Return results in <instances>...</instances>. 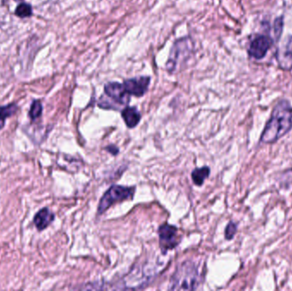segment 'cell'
<instances>
[{
	"label": "cell",
	"instance_id": "obj_3",
	"mask_svg": "<svg viewBox=\"0 0 292 291\" xmlns=\"http://www.w3.org/2000/svg\"><path fill=\"white\" fill-rule=\"evenodd\" d=\"M193 48V43L189 37L179 38L174 43L169 54V60L166 64L169 73L175 71L178 64L188 59Z\"/></svg>",
	"mask_w": 292,
	"mask_h": 291
},
{
	"label": "cell",
	"instance_id": "obj_7",
	"mask_svg": "<svg viewBox=\"0 0 292 291\" xmlns=\"http://www.w3.org/2000/svg\"><path fill=\"white\" fill-rule=\"evenodd\" d=\"M273 40L268 36L260 35L251 41L249 47V54L255 59H261L267 55Z\"/></svg>",
	"mask_w": 292,
	"mask_h": 291
},
{
	"label": "cell",
	"instance_id": "obj_1",
	"mask_svg": "<svg viewBox=\"0 0 292 291\" xmlns=\"http://www.w3.org/2000/svg\"><path fill=\"white\" fill-rule=\"evenodd\" d=\"M292 128V106L287 100L277 104L265 126L260 141L266 144L276 142Z\"/></svg>",
	"mask_w": 292,
	"mask_h": 291
},
{
	"label": "cell",
	"instance_id": "obj_11",
	"mask_svg": "<svg viewBox=\"0 0 292 291\" xmlns=\"http://www.w3.org/2000/svg\"><path fill=\"white\" fill-rule=\"evenodd\" d=\"M121 116L127 127L129 128L136 127L141 120V114L135 107H126L121 111Z\"/></svg>",
	"mask_w": 292,
	"mask_h": 291
},
{
	"label": "cell",
	"instance_id": "obj_4",
	"mask_svg": "<svg viewBox=\"0 0 292 291\" xmlns=\"http://www.w3.org/2000/svg\"><path fill=\"white\" fill-rule=\"evenodd\" d=\"M135 188L134 187L122 186V185H112L109 189L105 195L102 196L99 208H98V214L102 215L107 209L117 202H122L125 200L132 199L134 197Z\"/></svg>",
	"mask_w": 292,
	"mask_h": 291
},
{
	"label": "cell",
	"instance_id": "obj_20",
	"mask_svg": "<svg viewBox=\"0 0 292 291\" xmlns=\"http://www.w3.org/2000/svg\"><path fill=\"white\" fill-rule=\"evenodd\" d=\"M16 1H23V0H16Z\"/></svg>",
	"mask_w": 292,
	"mask_h": 291
},
{
	"label": "cell",
	"instance_id": "obj_8",
	"mask_svg": "<svg viewBox=\"0 0 292 291\" xmlns=\"http://www.w3.org/2000/svg\"><path fill=\"white\" fill-rule=\"evenodd\" d=\"M105 92L109 98L120 105H127L130 101V95L125 91L122 84L109 82L105 86Z\"/></svg>",
	"mask_w": 292,
	"mask_h": 291
},
{
	"label": "cell",
	"instance_id": "obj_9",
	"mask_svg": "<svg viewBox=\"0 0 292 291\" xmlns=\"http://www.w3.org/2000/svg\"><path fill=\"white\" fill-rule=\"evenodd\" d=\"M280 66L284 70H292V36L288 38L277 56Z\"/></svg>",
	"mask_w": 292,
	"mask_h": 291
},
{
	"label": "cell",
	"instance_id": "obj_13",
	"mask_svg": "<svg viewBox=\"0 0 292 291\" xmlns=\"http://www.w3.org/2000/svg\"><path fill=\"white\" fill-rule=\"evenodd\" d=\"M18 110V106L16 104H10L6 106L0 107V130L3 129L7 118L12 116Z\"/></svg>",
	"mask_w": 292,
	"mask_h": 291
},
{
	"label": "cell",
	"instance_id": "obj_18",
	"mask_svg": "<svg viewBox=\"0 0 292 291\" xmlns=\"http://www.w3.org/2000/svg\"><path fill=\"white\" fill-rule=\"evenodd\" d=\"M282 29L283 20L282 17H280V18L276 19L275 23H274V33H275V35H276L277 38L280 37V35H281V32H282Z\"/></svg>",
	"mask_w": 292,
	"mask_h": 291
},
{
	"label": "cell",
	"instance_id": "obj_15",
	"mask_svg": "<svg viewBox=\"0 0 292 291\" xmlns=\"http://www.w3.org/2000/svg\"><path fill=\"white\" fill-rule=\"evenodd\" d=\"M15 14H16V16L21 17V18L29 17V16H32V6L29 3H20L19 5L16 7Z\"/></svg>",
	"mask_w": 292,
	"mask_h": 291
},
{
	"label": "cell",
	"instance_id": "obj_5",
	"mask_svg": "<svg viewBox=\"0 0 292 291\" xmlns=\"http://www.w3.org/2000/svg\"><path fill=\"white\" fill-rule=\"evenodd\" d=\"M160 248L163 255L169 250H174L179 244L178 230L174 225L164 224L159 227Z\"/></svg>",
	"mask_w": 292,
	"mask_h": 291
},
{
	"label": "cell",
	"instance_id": "obj_14",
	"mask_svg": "<svg viewBox=\"0 0 292 291\" xmlns=\"http://www.w3.org/2000/svg\"><path fill=\"white\" fill-rule=\"evenodd\" d=\"M43 111L41 102L39 100H35L33 102L30 109H29V116L32 120H37L40 117Z\"/></svg>",
	"mask_w": 292,
	"mask_h": 291
},
{
	"label": "cell",
	"instance_id": "obj_6",
	"mask_svg": "<svg viewBox=\"0 0 292 291\" xmlns=\"http://www.w3.org/2000/svg\"><path fill=\"white\" fill-rule=\"evenodd\" d=\"M150 78L148 76H141L132 79H126L122 83L127 94L140 98L146 94L149 88Z\"/></svg>",
	"mask_w": 292,
	"mask_h": 291
},
{
	"label": "cell",
	"instance_id": "obj_16",
	"mask_svg": "<svg viewBox=\"0 0 292 291\" xmlns=\"http://www.w3.org/2000/svg\"><path fill=\"white\" fill-rule=\"evenodd\" d=\"M237 232V225L233 222H230L228 225H226L225 230V239L227 240H231L233 237L234 235Z\"/></svg>",
	"mask_w": 292,
	"mask_h": 291
},
{
	"label": "cell",
	"instance_id": "obj_19",
	"mask_svg": "<svg viewBox=\"0 0 292 291\" xmlns=\"http://www.w3.org/2000/svg\"><path fill=\"white\" fill-rule=\"evenodd\" d=\"M106 149H107L108 151L110 152V153H112V154L114 155H116L118 152H119V149H118L116 147H114V146H113V149H111V146H109Z\"/></svg>",
	"mask_w": 292,
	"mask_h": 291
},
{
	"label": "cell",
	"instance_id": "obj_10",
	"mask_svg": "<svg viewBox=\"0 0 292 291\" xmlns=\"http://www.w3.org/2000/svg\"><path fill=\"white\" fill-rule=\"evenodd\" d=\"M55 219V215L47 208L40 209L34 218V223L38 231H44Z\"/></svg>",
	"mask_w": 292,
	"mask_h": 291
},
{
	"label": "cell",
	"instance_id": "obj_12",
	"mask_svg": "<svg viewBox=\"0 0 292 291\" xmlns=\"http://www.w3.org/2000/svg\"><path fill=\"white\" fill-rule=\"evenodd\" d=\"M210 174V168L209 167H203V168H196L191 173V179L193 183L201 186L204 181L209 178Z\"/></svg>",
	"mask_w": 292,
	"mask_h": 291
},
{
	"label": "cell",
	"instance_id": "obj_17",
	"mask_svg": "<svg viewBox=\"0 0 292 291\" xmlns=\"http://www.w3.org/2000/svg\"><path fill=\"white\" fill-rule=\"evenodd\" d=\"M281 183H282L283 186L286 187V188L292 186V168L282 174Z\"/></svg>",
	"mask_w": 292,
	"mask_h": 291
},
{
	"label": "cell",
	"instance_id": "obj_2",
	"mask_svg": "<svg viewBox=\"0 0 292 291\" xmlns=\"http://www.w3.org/2000/svg\"><path fill=\"white\" fill-rule=\"evenodd\" d=\"M201 276L197 266L193 262L186 261L179 266L173 275L170 283V290H196L200 284Z\"/></svg>",
	"mask_w": 292,
	"mask_h": 291
}]
</instances>
